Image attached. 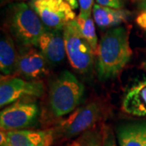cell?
Listing matches in <instances>:
<instances>
[{"mask_svg":"<svg viewBox=\"0 0 146 146\" xmlns=\"http://www.w3.org/2000/svg\"><path fill=\"white\" fill-rule=\"evenodd\" d=\"M131 55L127 29L119 26L108 29L98 43L97 68L100 80L116 77L130 61Z\"/></svg>","mask_w":146,"mask_h":146,"instance_id":"cell-1","label":"cell"},{"mask_svg":"<svg viewBox=\"0 0 146 146\" xmlns=\"http://www.w3.org/2000/svg\"><path fill=\"white\" fill-rule=\"evenodd\" d=\"M7 24L16 40L28 48L38 46L41 36L48 29L29 4L24 2L11 5Z\"/></svg>","mask_w":146,"mask_h":146,"instance_id":"cell-2","label":"cell"},{"mask_svg":"<svg viewBox=\"0 0 146 146\" xmlns=\"http://www.w3.org/2000/svg\"><path fill=\"white\" fill-rule=\"evenodd\" d=\"M84 93V87L76 76L63 71L50 85L49 106L55 118H61L73 112L78 106Z\"/></svg>","mask_w":146,"mask_h":146,"instance_id":"cell-3","label":"cell"},{"mask_svg":"<svg viewBox=\"0 0 146 146\" xmlns=\"http://www.w3.org/2000/svg\"><path fill=\"white\" fill-rule=\"evenodd\" d=\"M104 115L102 103L93 101L76 109L68 118L58 121L53 127L54 141H68L91 130Z\"/></svg>","mask_w":146,"mask_h":146,"instance_id":"cell-4","label":"cell"},{"mask_svg":"<svg viewBox=\"0 0 146 146\" xmlns=\"http://www.w3.org/2000/svg\"><path fill=\"white\" fill-rule=\"evenodd\" d=\"M63 37L66 54L71 66L79 73H89L93 68L96 54L80 33L76 20L70 21L63 29Z\"/></svg>","mask_w":146,"mask_h":146,"instance_id":"cell-5","label":"cell"},{"mask_svg":"<svg viewBox=\"0 0 146 146\" xmlns=\"http://www.w3.org/2000/svg\"><path fill=\"white\" fill-rule=\"evenodd\" d=\"M39 107L33 100L26 98L9 105L0 113L1 131L22 130L36 125Z\"/></svg>","mask_w":146,"mask_h":146,"instance_id":"cell-6","label":"cell"},{"mask_svg":"<svg viewBox=\"0 0 146 146\" xmlns=\"http://www.w3.org/2000/svg\"><path fill=\"white\" fill-rule=\"evenodd\" d=\"M29 4L49 29L63 30L76 18L71 6L61 0H31Z\"/></svg>","mask_w":146,"mask_h":146,"instance_id":"cell-7","label":"cell"},{"mask_svg":"<svg viewBox=\"0 0 146 146\" xmlns=\"http://www.w3.org/2000/svg\"><path fill=\"white\" fill-rule=\"evenodd\" d=\"M44 92L45 86L41 80H28L13 76L2 77L0 106L3 107L25 98H39Z\"/></svg>","mask_w":146,"mask_h":146,"instance_id":"cell-8","label":"cell"},{"mask_svg":"<svg viewBox=\"0 0 146 146\" xmlns=\"http://www.w3.org/2000/svg\"><path fill=\"white\" fill-rule=\"evenodd\" d=\"M53 142L51 128L1 131L0 132V146H50Z\"/></svg>","mask_w":146,"mask_h":146,"instance_id":"cell-9","label":"cell"},{"mask_svg":"<svg viewBox=\"0 0 146 146\" xmlns=\"http://www.w3.org/2000/svg\"><path fill=\"white\" fill-rule=\"evenodd\" d=\"M47 63L40 50L30 47L19 55L16 74L28 80H39L48 74Z\"/></svg>","mask_w":146,"mask_h":146,"instance_id":"cell-10","label":"cell"},{"mask_svg":"<svg viewBox=\"0 0 146 146\" xmlns=\"http://www.w3.org/2000/svg\"><path fill=\"white\" fill-rule=\"evenodd\" d=\"M38 47L48 63L58 64L62 62L67 55L63 30L48 29L41 36Z\"/></svg>","mask_w":146,"mask_h":146,"instance_id":"cell-11","label":"cell"},{"mask_svg":"<svg viewBox=\"0 0 146 146\" xmlns=\"http://www.w3.org/2000/svg\"><path fill=\"white\" fill-rule=\"evenodd\" d=\"M123 110L130 115L146 117V79L134 83L126 91L122 102Z\"/></svg>","mask_w":146,"mask_h":146,"instance_id":"cell-12","label":"cell"},{"mask_svg":"<svg viewBox=\"0 0 146 146\" xmlns=\"http://www.w3.org/2000/svg\"><path fill=\"white\" fill-rule=\"evenodd\" d=\"M93 16L96 25L102 29L119 27L127 21L129 13L124 9H116L110 7L94 4Z\"/></svg>","mask_w":146,"mask_h":146,"instance_id":"cell-13","label":"cell"},{"mask_svg":"<svg viewBox=\"0 0 146 146\" xmlns=\"http://www.w3.org/2000/svg\"><path fill=\"white\" fill-rule=\"evenodd\" d=\"M146 133V121L123 124L118 129L119 146H143Z\"/></svg>","mask_w":146,"mask_h":146,"instance_id":"cell-14","label":"cell"},{"mask_svg":"<svg viewBox=\"0 0 146 146\" xmlns=\"http://www.w3.org/2000/svg\"><path fill=\"white\" fill-rule=\"evenodd\" d=\"M18 57L12 38L7 35L3 36L0 42V70L2 74L6 76L16 74Z\"/></svg>","mask_w":146,"mask_h":146,"instance_id":"cell-15","label":"cell"},{"mask_svg":"<svg viewBox=\"0 0 146 146\" xmlns=\"http://www.w3.org/2000/svg\"><path fill=\"white\" fill-rule=\"evenodd\" d=\"M80 33L84 36V38L89 42L94 52L97 55L98 49V39L96 33L95 24L92 16L85 17L79 14L76 18Z\"/></svg>","mask_w":146,"mask_h":146,"instance_id":"cell-16","label":"cell"},{"mask_svg":"<svg viewBox=\"0 0 146 146\" xmlns=\"http://www.w3.org/2000/svg\"><path fill=\"white\" fill-rule=\"evenodd\" d=\"M80 146H103V126L95 127L79 137Z\"/></svg>","mask_w":146,"mask_h":146,"instance_id":"cell-17","label":"cell"},{"mask_svg":"<svg viewBox=\"0 0 146 146\" xmlns=\"http://www.w3.org/2000/svg\"><path fill=\"white\" fill-rule=\"evenodd\" d=\"M94 0H78L80 6V15L89 17L91 16L94 8Z\"/></svg>","mask_w":146,"mask_h":146,"instance_id":"cell-18","label":"cell"},{"mask_svg":"<svg viewBox=\"0 0 146 146\" xmlns=\"http://www.w3.org/2000/svg\"><path fill=\"white\" fill-rule=\"evenodd\" d=\"M103 146H117L113 131L106 126H103Z\"/></svg>","mask_w":146,"mask_h":146,"instance_id":"cell-19","label":"cell"},{"mask_svg":"<svg viewBox=\"0 0 146 146\" xmlns=\"http://www.w3.org/2000/svg\"><path fill=\"white\" fill-rule=\"evenodd\" d=\"M97 3L102 6L110 7L116 9H123L127 0H96Z\"/></svg>","mask_w":146,"mask_h":146,"instance_id":"cell-20","label":"cell"},{"mask_svg":"<svg viewBox=\"0 0 146 146\" xmlns=\"http://www.w3.org/2000/svg\"><path fill=\"white\" fill-rule=\"evenodd\" d=\"M63 2H66L67 3H68L69 5L71 6V7L72 8L73 10L78 8L79 7V2L78 0H61Z\"/></svg>","mask_w":146,"mask_h":146,"instance_id":"cell-21","label":"cell"},{"mask_svg":"<svg viewBox=\"0 0 146 146\" xmlns=\"http://www.w3.org/2000/svg\"><path fill=\"white\" fill-rule=\"evenodd\" d=\"M65 146H80V141H79V138L78 139H76V141L69 143V144H67Z\"/></svg>","mask_w":146,"mask_h":146,"instance_id":"cell-22","label":"cell"},{"mask_svg":"<svg viewBox=\"0 0 146 146\" xmlns=\"http://www.w3.org/2000/svg\"><path fill=\"white\" fill-rule=\"evenodd\" d=\"M142 8H143V11H146V0H144V2L142 3Z\"/></svg>","mask_w":146,"mask_h":146,"instance_id":"cell-23","label":"cell"},{"mask_svg":"<svg viewBox=\"0 0 146 146\" xmlns=\"http://www.w3.org/2000/svg\"><path fill=\"white\" fill-rule=\"evenodd\" d=\"M142 68H143L145 71H146V61L145 62H144V63H143V64H142Z\"/></svg>","mask_w":146,"mask_h":146,"instance_id":"cell-24","label":"cell"},{"mask_svg":"<svg viewBox=\"0 0 146 146\" xmlns=\"http://www.w3.org/2000/svg\"><path fill=\"white\" fill-rule=\"evenodd\" d=\"M143 146H146V133H145V141H144V145Z\"/></svg>","mask_w":146,"mask_h":146,"instance_id":"cell-25","label":"cell"},{"mask_svg":"<svg viewBox=\"0 0 146 146\" xmlns=\"http://www.w3.org/2000/svg\"><path fill=\"white\" fill-rule=\"evenodd\" d=\"M16 1H24V0H16ZM31 1V0H30Z\"/></svg>","mask_w":146,"mask_h":146,"instance_id":"cell-26","label":"cell"},{"mask_svg":"<svg viewBox=\"0 0 146 146\" xmlns=\"http://www.w3.org/2000/svg\"><path fill=\"white\" fill-rule=\"evenodd\" d=\"M135 1H136V0H135Z\"/></svg>","mask_w":146,"mask_h":146,"instance_id":"cell-27","label":"cell"}]
</instances>
